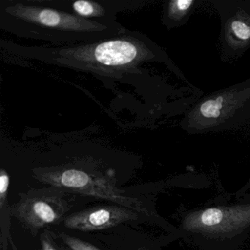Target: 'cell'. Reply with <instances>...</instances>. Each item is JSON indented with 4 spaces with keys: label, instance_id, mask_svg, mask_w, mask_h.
<instances>
[{
    "label": "cell",
    "instance_id": "7c38bea8",
    "mask_svg": "<svg viewBox=\"0 0 250 250\" xmlns=\"http://www.w3.org/2000/svg\"><path fill=\"white\" fill-rule=\"evenodd\" d=\"M8 184H9V178H8V175L2 174L0 177V192L1 194H3L6 191Z\"/></svg>",
    "mask_w": 250,
    "mask_h": 250
},
{
    "label": "cell",
    "instance_id": "30bf717a",
    "mask_svg": "<svg viewBox=\"0 0 250 250\" xmlns=\"http://www.w3.org/2000/svg\"><path fill=\"white\" fill-rule=\"evenodd\" d=\"M110 218V213L106 210H99L92 213L89 218V220L93 225H102L109 221Z\"/></svg>",
    "mask_w": 250,
    "mask_h": 250
},
{
    "label": "cell",
    "instance_id": "52a82bcc",
    "mask_svg": "<svg viewBox=\"0 0 250 250\" xmlns=\"http://www.w3.org/2000/svg\"><path fill=\"white\" fill-rule=\"evenodd\" d=\"M200 0H169L164 5L162 23L168 29L185 25Z\"/></svg>",
    "mask_w": 250,
    "mask_h": 250
},
{
    "label": "cell",
    "instance_id": "277c9868",
    "mask_svg": "<svg viewBox=\"0 0 250 250\" xmlns=\"http://www.w3.org/2000/svg\"><path fill=\"white\" fill-rule=\"evenodd\" d=\"M250 122V78L199 99L180 125L189 134L238 129Z\"/></svg>",
    "mask_w": 250,
    "mask_h": 250
},
{
    "label": "cell",
    "instance_id": "5b68a950",
    "mask_svg": "<svg viewBox=\"0 0 250 250\" xmlns=\"http://www.w3.org/2000/svg\"><path fill=\"white\" fill-rule=\"evenodd\" d=\"M220 17L221 58H241L250 49V0H210Z\"/></svg>",
    "mask_w": 250,
    "mask_h": 250
},
{
    "label": "cell",
    "instance_id": "6da1fadb",
    "mask_svg": "<svg viewBox=\"0 0 250 250\" xmlns=\"http://www.w3.org/2000/svg\"><path fill=\"white\" fill-rule=\"evenodd\" d=\"M7 49L20 57L115 79L131 73L140 74V66L146 62H162L187 87L199 89L188 81L160 46L145 35L128 30L112 39L93 43L58 46L11 44Z\"/></svg>",
    "mask_w": 250,
    "mask_h": 250
},
{
    "label": "cell",
    "instance_id": "9c48e42d",
    "mask_svg": "<svg viewBox=\"0 0 250 250\" xmlns=\"http://www.w3.org/2000/svg\"><path fill=\"white\" fill-rule=\"evenodd\" d=\"M34 211L36 214L46 222H53L55 218V213L52 208L43 203V202H39L34 205Z\"/></svg>",
    "mask_w": 250,
    "mask_h": 250
},
{
    "label": "cell",
    "instance_id": "5bb4252c",
    "mask_svg": "<svg viewBox=\"0 0 250 250\" xmlns=\"http://www.w3.org/2000/svg\"></svg>",
    "mask_w": 250,
    "mask_h": 250
},
{
    "label": "cell",
    "instance_id": "ba28073f",
    "mask_svg": "<svg viewBox=\"0 0 250 250\" xmlns=\"http://www.w3.org/2000/svg\"><path fill=\"white\" fill-rule=\"evenodd\" d=\"M90 181L88 175L82 171L71 169L65 171L62 175V183L64 186L72 188H80L87 185Z\"/></svg>",
    "mask_w": 250,
    "mask_h": 250
},
{
    "label": "cell",
    "instance_id": "3957f363",
    "mask_svg": "<svg viewBox=\"0 0 250 250\" xmlns=\"http://www.w3.org/2000/svg\"><path fill=\"white\" fill-rule=\"evenodd\" d=\"M250 233V202L198 209L182 216V237L203 250H236Z\"/></svg>",
    "mask_w": 250,
    "mask_h": 250
},
{
    "label": "cell",
    "instance_id": "4fadbf2b",
    "mask_svg": "<svg viewBox=\"0 0 250 250\" xmlns=\"http://www.w3.org/2000/svg\"></svg>",
    "mask_w": 250,
    "mask_h": 250
},
{
    "label": "cell",
    "instance_id": "8fae6325",
    "mask_svg": "<svg viewBox=\"0 0 250 250\" xmlns=\"http://www.w3.org/2000/svg\"><path fill=\"white\" fill-rule=\"evenodd\" d=\"M237 199L242 203L250 202V179L246 185L237 193Z\"/></svg>",
    "mask_w": 250,
    "mask_h": 250
},
{
    "label": "cell",
    "instance_id": "7a4b0ae2",
    "mask_svg": "<svg viewBox=\"0 0 250 250\" xmlns=\"http://www.w3.org/2000/svg\"><path fill=\"white\" fill-rule=\"evenodd\" d=\"M0 27L18 37L59 46L100 42L127 30L118 21H92L62 11L47 0H2Z\"/></svg>",
    "mask_w": 250,
    "mask_h": 250
},
{
    "label": "cell",
    "instance_id": "8992f818",
    "mask_svg": "<svg viewBox=\"0 0 250 250\" xmlns=\"http://www.w3.org/2000/svg\"><path fill=\"white\" fill-rule=\"evenodd\" d=\"M48 3L58 9L71 13L74 15L92 21L100 22H117L116 14L137 5H141L138 1L120 0H47Z\"/></svg>",
    "mask_w": 250,
    "mask_h": 250
}]
</instances>
